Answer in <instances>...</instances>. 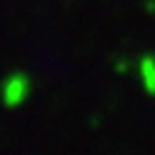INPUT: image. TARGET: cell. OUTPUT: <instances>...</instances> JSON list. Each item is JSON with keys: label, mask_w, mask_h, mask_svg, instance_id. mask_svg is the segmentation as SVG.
<instances>
[{"label": "cell", "mask_w": 155, "mask_h": 155, "mask_svg": "<svg viewBox=\"0 0 155 155\" xmlns=\"http://www.w3.org/2000/svg\"><path fill=\"white\" fill-rule=\"evenodd\" d=\"M138 75L143 90L155 98V55H143L138 60Z\"/></svg>", "instance_id": "1"}]
</instances>
